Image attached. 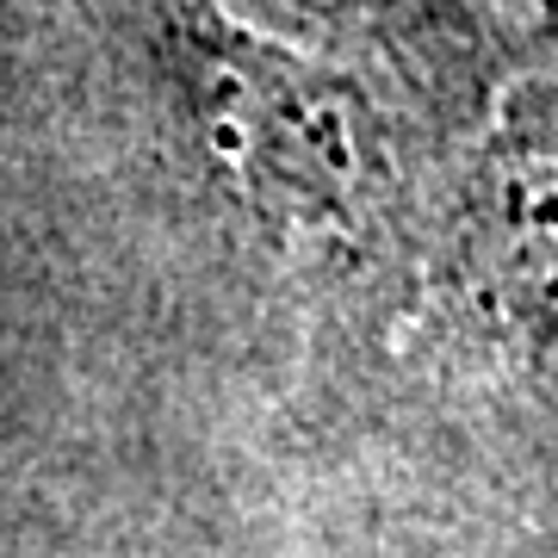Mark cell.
Returning <instances> with one entry per match:
<instances>
[{
  "label": "cell",
  "instance_id": "7a4b0ae2",
  "mask_svg": "<svg viewBox=\"0 0 558 558\" xmlns=\"http://www.w3.org/2000/svg\"><path fill=\"white\" fill-rule=\"evenodd\" d=\"M299 7H311L317 20L341 25L354 38L379 44L385 57H398L440 100L478 94L497 69L478 0H299Z\"/></svg>",
  "mask_w": 558,
  "mask_h": 558
},
{
  "label": "cell",
  "instance_id": "6da1fadb",
  "mask_svg": "<svg viewBox=\"0 0 558 558\" xmlns=\"http://www.w3.org/2000/svg\"><path fill=\"white\" fill-rule=\"evenodd\" d=\"M223 186L274 230L373 242L398 218V143L348 75L242 32L211 0H143Z\"/></svg>",
  "mask_w": 558,
  "mask_h": 558
},
{
  "label": "cell",
  "instance_id": "3957f363",
  "mask_svg": "<svg viewBox=\"0 0 558 558\" xmlns=\"http://www.w3.org/2000/svg\"><path fill=\"white\" fill-rule=\"evenodd\" d=\"M527 7H534V13H539V25H546V32L558 38V0H527Z\"/></svg>",
  "mask_w": 558,
  "mask_h": 558
}]
</instances>
